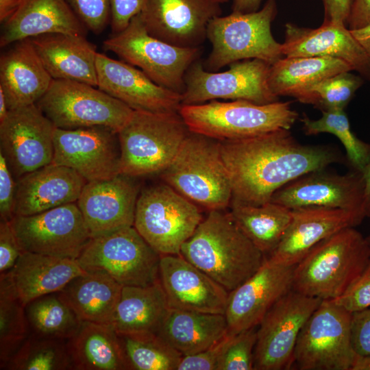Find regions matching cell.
<instances>
[{
	"instance_id": "48",
	"label": "cell",
	"mask_w": 370,
	"mask_h": 370,
	"mask_svg": "<svg viewBox=\"0 0 370 370\" xmlns=\"http://www.w3.org/2000/svg\"><path fill=\"white\" fill-rule=\"evenodd\" d=\"M22 251L10 221H0V274L10 271Z\"/></svg>"
},
{
	"instance_id": "53",
	"label": "cell",
	"mask_w": 370,
	"mask_h": 370,
	"mask_svg": "<svg viewBox=\"0 0 370 370\" xmlns=\"http://www.w3.org/2000/svg\"><path fill=\"white\" fill-rule=\"evenodd\" d=\"M262 0H232V12L249 13L259 10Z\"/></svg>"
},
{
	"instance_id": "46",
	"label": "cell",
	"mask_w": 370,
	"mask_h": 370,
	"mask_svg": "<svg viewBox=\"0 0 370 370\" xmlns=\"http://www.w3.org/2000/svg\"><path fill=\"white\" fill-rule=\"evenodd\" d=\"M332 300L352 313L370 308V261L346 291Z\"/></svg>"
},
{
	"instance_id": "25",
	"label": "cell",
	"mask_w": 370,
	"mask_h": 370,
	"mask_svg": "<svg viewBox=\"0 0 370 370\" xmlns=\"http://www.w3.org/2000/svg\"><path fill=\"white\" fill-rule=\"evenodd\" d=\"M362 221L358 214L343 209H293L291 223L269 258L280 264L295 266L319 243L343 228L358 225Z\"/></svg>"
},
{
	"instance_id": "38",
	"label": "cell",
	"mask_w": 370,
	"mask_h": 370,
	"mask_svg": "<svg viewBox=\"0 0 370 370\" xmlns=\"http://www.w3.org/2000/svg\"><path fill=\"white\" fill-rule=\"evenodd\" d=\"M117 334L130 369H177L182 355L157 334L143 332Z\"/></svg>"
},
{
	"instance_id": "52",
	"label": "cell",
	"mask_w": 370,
	"mask_h": 370,
	"mask_svg": "<svg viewBox=\"0 0 370 370\" xmlns=\"http://www.w3.org/2000/svg\"><path fill=\"white\" fill-rule=\"evenodd\" d=\"M370 24V0H352L347 25L349 30L363 28Z\"/></svg>"
},
{
	"instance_id": "20",
	"label": "cell",
	"mask_w": 370,
	"mask_h": 370,
	"mask_svg": "<svg viewBox=\"0 0 370 370\" xmlns=\"http://www.w3.org/2000/svg\"><path fill=\"white\" fill-rule=\"evenodd\" d=\"M221 14L211 0H145L140 12L149 34L183 48L199 47L209 22Z\"/></svg>"
},
{
	"instance_id": "32",
	"label": "cell",
	"mask_w": 370,
	"mask_h": 370,
	"mask_svg": "<svg viewBox=\"0 0 370 370\" xmlns=\"http://www.w3.org/2000/svg\"><path fill=\"white\" fill-rule=\"evenodd\" d=\"M66 344L75 370L130 369L119 336L110 324L82 321Z\"/></svg>"
},
{
	"instance_id": "7",
	"label": "cell",
	"mask_w": 370,
	"mask_h": 370,
	"mask_svg": "<svg viewBox=\"0 0 370 370\" xmlns=\"http://www.w3.org/2000/svg\"><path fill=\"white\" fill-rule=\"evenodd\" d=\"M276 14L275 0H267L262 8L256 12H232L211 19L206 38L212 50L204 69L216 72L243 60L260 59L272 64L281 58L282 44L274 39L271 31Z\"/></svg>"
},
{
	"instance_id": "4",
	"label": "cell",
	"mask_w": 370,
	"mask_h": 370,
	"mask_svg": "<svg viewBox=\"0 0 370 370\" xmlns=\"http://www.w3.org/2000/svg\"><path fill=\"white\" fill-rule=\"evenodd\" d=\"M160 174L164 183L209 211L223 210L230 205L232 184L219 140L190 131Z\"/></svg>"
},
{
	"instance_id": "1",
	"label": "cell",
	"mask_w": 370,
	"mask_h": 370,
	"mask_svg": "<svg viewBox=\"0 0 370 370\" xmlns=\"http://www.w3.org/2000/svg\"><path fill=\"white\" fill-rule=\"evenodd\" d=\"M221 149L232 199L254 206L270 201L275 192L299 177L343 159L334 147L299 143L285 129L221 141Z\"/></svg>"
},
{
	"instance_id": "27",
	"label": "cell",
	"mask_w": 370,
	"mask_h": 370,
	"mask_svg": "<svg viewBox=\"0 0 370 370\" xmlns=\"http://www.w3.org/2000/svg\"><path fill=\"white\" fill-rule=\"evenodd\" d=\"M1 24V47L48 34L86 36V29L66 0H19Z\"/></svg>"
},
{
	"instance_id": "39",
	"label": "cell",
	"mask_w": 370,
	"mask_h": 370,
	"mask_svg": "<svg viewBox=\"0 0 370 370\" xmlns=\"http://www.w3.org/2000/svg\"><path fill=\"white\" fill-rule=\"evenodd\" d=\"M317 120L304 114L302 130L307 136L330 133L336 136L345 151L351 170L362 173L370 161V143L359 139L352 131L345 110L322 111Z\"/></svg>"
},
{
	"instance_id": "21",
	"label": "cell",
	"mask_w": 370,
	"mask_h": 370,
	"mask_svg": "<svg viewBox=\"0 0 370 370\" xmlns=\"http://www.w3.org/2000/svg\"><path fill=\"white\" fill-rule=\"evenodd\" d=\"M134 178L119 174L85 184L77 204L91 238L134 226L140 191Z\"/></svg>"
},
{
	"instance_id": "40",
	"label": "cell",
	"mask_w": 370,
	"mask_h": 370,
	"mask_svg": "<svg viewBox=\"0 0 370 370\" xmlns=\"http://www.w3.org/2000/svg\"><path fill=\"white\" fill-rule=\"evenodd\" d=\"M8 370L73 369L66 341L30 333L7 362Z\"/></svg>"
},
{
	"instance_id": "54",
	"label": "cell",
	"mask_w": 370,
	"mask_h": 370,
	"mask_svg": "<svg viewBox=\"0 0 370 370\" xmlns=\"http://www.w3.org/2000/svg\"><path fill=\"white\" fill-rule=\"evenodd\" d=\"M365 182L363 211L366 218H370V161L363 171Z\"/></svg>"
},
{
	"instance_id": "29",
	"label": "cell",
	"mask_w": 370,
	"mask_h": 370,
	"mask_svg": "<svg viewBox=\"0 0 370 370\" xmlns=\"http://www.w3.org/2000/svg\"><path fill=\"white\" fill-rule=\"evenodd\" d=\"M77 260L22 252L14 266L0 274L10 284L21 303L60 291L72 279L86 273Z\"/></svg>"
},
{
	"instance_id": "49",
	"label": "cell",
	"mask_w": 370,
	"mask_h": 370,
	"mask_svg": "<svg viewBox=\"0 0 370 370\" xmlns=\"http://www.w3.org/2000/svg\"><path fill=\"white\" fill-rule=\"evenodd\" d=\"M352 342L356 355H370V308L352 313Z\"/></svg>"
},
{
	"instance_id": "10",
	"label": "cell",
	"mask_w": 370,
	"mask_h": 370,
	"mask_svg": "<svg viewBox=\"0 0 370 370\" xmlns=\"http://www.w3.org/2000/svg\"><path fill=\"white\" fill-rule=\"evenodd\" d=\"M36 105L56 127L64 130L103 126L119 132L134 111L95 86L67 79H53Z\"/></svg>"
},
{
	"instance_id": "36",
	"label": "cell",
	"mask_w": 370,
	"mask_h": 370,
	"mask_svg": "<svg viewBox=\"0 0 370 370\" xmlns=\"http://www.w3.org/2000/svg\"><path fill=\"white\" fill-rule=\"evenodd\" d=\"M230 206L236 225L264 255L277 248L292 219L291 209L272 201L254 206L232 199Z\"/></svg>"
},
{
	"instance_id": "26",
	"label": "cell",
	"mask_w": 370,
	"mask_h": 370,
	"mask_svg": "<svg viewBox=\"0 0 370 370\" xmlns=\"http://www.w3.org/2000/svg\"><path fill=\"white\" fill-rule=\"evenodd\" d=\"M16 181L14 217L32 215L77 202L87 183L74 169L53 163Z\"/></svg>"
},
{
	"instance_id": "58",
	"label": "cell",
	"mask_w": 370,
	"mask_h": 370,
	"mask_svg": "<svg viewBox=\"0 0 370 370\" xmlns=\"http://www.w3.org/2000/svg\"><path fill=\"white\" fill-rule=\"evenodd\" d=\"M211 1L218 3L219 4H221V3L227 2L229 0H211Z\"/></svg>"
},
{
	"instance_id": "22",
	"label": "cell",
	"mask_w": 370,
	"mask_h": 370,
	"mask_svg": "<svg viewBox=\"0 0 370 370\" xmlns=\"http://www.w3.org/2000/svg\"><path fill=\"white\" fill-rule=\"evenodd\" d=\"M97 88L136 111L178 112L182 94L162 87L140 69L98 53Z\"/></svg>"
},
{
	"instance_id": "44",
	"label": "cell",
	"mask_w": 370,
	"mask_h": 370,
	"mask_svg": "<svg viewBox=\"0 0 370 370\" xmlns=\"http://www.w3.org/2000/svg\"><path fill=\"white\" fill-rule=\"evenodd\" d=\"M87 29L96 34L110 23V0H66Z\"/></svg>"
},
{
	"instance_id": "13",
	"label": "cell",
	"mask_w": 370,
	"mask_h": 370,
	"mask_svg": "<svg viewBox=\"0 0 370 370\" xmlns=\"http://www.w3.org/2000/svg\"><path fill=\"white\" fill-rule=\"evenodd\" d=\"M223 72H212L195 61L187 70L182 105L206 103L222 99L245 100L257 104L278 101L269 85L271 64L260 59L230 64Z\"/></svg>"
},
{
	"instance_id": "45",
	"label": "cell",
	"mask_w": 370,
	"mask_h": 370,
	"mask_svg": "<svg viewBox=\"0 0 370 370\" xmlns=\"http://www.w3.org/2000/svg\"><path fill=\"white\" fill-rule=\"evenodd\" d=\"M235 335L227 331L222 338L208 348L182 356L177 370H217L220 360Z\"/></svg>"
},
{
	"instance_id": "8",
	"label": "cell",
	"mask_w": 370,
	"mask_h": 370,
	"mask_svg": "<svg viewBox=\"0 0 370 370\" xmlns=\"http://www.w3.org/2000/svg\"><path fill=\"white\" fill-rule=\"evenodd\" d=\"M202 219L197 205L164 183L140 191L134 227L161 256L176 255Z\"/></svg>"
},
{
	"instance_id": "18",
	"label": "cell",
	"mask_w": 370,
	"mask_h": 370,
	"mask_svg": "<svg viewBox=\"0 0 370 370\" xmlns=\"http://www.w3.org/2000/svg\"><path fill=\"white\" fill-rule=\"evenodd\" d=\"M365 182L362 173L345 174L325 169L309 172L283 186L271 201L291 210L300 208H338L354 212L363 220Z\"/></svg>"
},
{
	"instance_id": "57",
	"label": "cell",
	"mask_w": 370,
	"mask_h": 370,
	"mask_svg": "<svg viewBox=\"0 0 370 370\" xmlns=\"http://www.w3.org/2000/svg\"><path fill=\"white\" fill-rule=\"evenodd\" d=\"M9 111L5 95L0 89V121L5 118Z\"/></svg>"
},
{
	"instance_id": "42",
	"label": "cell",
	"mask_w": 370,
	"mask_h": 370,
	"mask_svg": "<svg viewBox=\"0 0 370 370\" xmlns=\"http://www.w3.org/2000/svg\"><path fill=\"white\" fill-rule=\"evenodd\" d=\"M362 79L346 71L325 78L295 96L301 103L311 104L322 111L345 110Z\"/></svg>"
},
{
	"instance_id": "16",
	"label": "cell",
	"mask_w": 370,
	"mask_h": 370,
	"mask_svg": "<svg viewBox=\"0 0 370 370\" xmlns=\"http://www.w3.org/2000/svg\"><path fill=\"white\" fill-rule=\"evenodd\" d=\"M55 129L36 104L11 110L0 121V153L15 180L52 163Z\"/></svg>"
},
{
	"instance_id": "35",
	"label": "cell",
	"mask_w": 370,
	"mask_h": 370,
	"mask_svg": "<svg viewBox=\"0 0 370 370\" xmlns=\"http://www.w3.org/2000/svg\"><path fill=\"white\" fill-rule=\"evenodd\" d=\"M353 71L345 62L330 57H285L271 64L269 85L277 96H295L314 84Z\"/></svg>"
},
{
	"instance_id": "33",
	"label": "cell",
	"mask_w": 370,
	"mask_h": 370,
	"mask_svg": "<svg viewBox=\"0 0 370 370\" xmlns=\"http://www.w3.org/2000/svg\"><path fill=\"white\" fill-rule=\"evenodd\" d=\"M227 331L225 314L170 308L157 334L184 356L208 348Z\"/></svg>"
},
{
	"instance_id": "28",
	"label": "cell",
	"mask_w": 370,
	"mask_h": 370,
	"mask_svg": "<svg viewBox=\"0 0 370 370\" xmlns=\"http://www.w3.org/2000/svg\"><path fill=\"white\" fill-rule=\"evenodd\" d=\"M10 45L0 57V89L9 110L36 104L53 80L30 39Z\"/></svg>"
},
{
	"instance_id": "50",
	"label": "cell",
	"mask_w": 370,
	"mask_h": 370,
	"mask_svg": "<svg viewBox=\"0 0 370 370\" xmlns=\"http://www.w3.org/2000/svg\"><path fill=\"white\" fill-rule=\"evenodd\" d=\"M145 0H110L112 34L123 30L133 17L139 14Z\"/></svg>"
},
{
	"instance_id": "14",
	"label": "cell",
	"mask_w": 370,
	"mask_h": 370,
	"mask_svg": "<svg viewBox=\"0 0 370 370\" xmlns=\"http://www.w3.org/2000/svg\"><path fill=\"white\" fill-rule=\"evenodd\" d=\"M10 222L22 252L77 260L92 238L77 202Z\"/></svg>"
},
{
	"instance_id": "2",
	"label": "cell",
	"mask_w": 370,
	"mask_h": 370,
	"mask_svg": "<svg viewBox=\"0 0 370 370\" xmlns=\"http://www.w3.org/2000/svg\"><path fill=\"white\" fill-rule=\"evenodd\" d=\"M180 254L229 293L251 276L264 254L236 225L230 212L209 211Z\"/></svg>"
},
{
	"instance_id": "51",
	"label": "cell",
	"mask_w": 370,
	"mask_h": 370,
	"mask_svg": "<svg viewBox=\"0 0 370 370\" xmlns=\"http://www.w3.org/2000/svg\"><path fill=\"white\" fill-rule=\"evenodd\" d=\"M352 0H322L323 22L347 25Z\"/></svg>"
},
{
	"instance_id": "31",
	"label": "cell",
	"mask_w": 370,
	"mask_h": 370,
	"mask_svg": "<svg viewBox=\"0 0 370 370\" xmlns=\"http://www.w3.org/2000/svg\"><path fill=\"white\" fill-rule=\"evenodd\" d=\"M170 308L160 281L124 286L110 325L117 333L158 334Z\"/></svg>"
},
{
	"instance_id": "19",
	"label": "cell",
	"mask_w": 370,
	"mask_h": 370,
	"mask_svg": "<svg viewBox=\"0 0 370 370\" xmlns=\"http://www.w3.org/2000/svg\"><path fill=\"white\" fill-rule=\"evenodd\" d=\"M295 267L264 258L251 276L230 291L225 313L228 332L237 334L258 326L269 309L293 290Z\"/></svg>"
},
{
	"instance_id": "11",
	"label": "cell",
	"mask_w": 370,
	"mask_h": 370,
	"mask_svg": "<svg viewBox=\"0 0 370 370\" xmlns=\"http://www.w3.org/2000/svg\"><path fill=\"white\" fill-rule=\"evenodd\" d=\"M161 255L134 227L92 238L77 261L86 272H102L123 286L159 281Z\"/></svg>"
},
{
	"instance_id": "55",
	"label": "cell",
	"mask_w": 370,
	"mask_h": 370,
	"mask_svg": "<svg viewBox=\"0 0 370 370\" xmlns=\"http://www.w3.org/2000/svg\"><path fill=\"white\" fill-rule=\"evenodd\" d=\"M351 32L370 58V24L363 28L351 30Z\"/></svg>"
},
{
	"instance_id": "34",
	"label": "cell",
	"mask_w": 370,
	"mask_h": 370,
	"mask_svg": "<svg viewBox=\"0 0 370 370\" xmlns=\"http://www.w3.org/2000/svg\"><path fill=\"white\" fill-rule=\"evenodd\" d=\"M123 286L102 272H86L60 292L82 321L110 324Z\"/></svg>"
},
{
	"instance_id": "41",
	"label": "cell",
	"mask_w": 370,
	"mask_h": 370,
	"mask_svg": "<svg viewBox=\"0 0 370 370\" xmlns=\"http://www.w3.org/2000/svg\"><path fill=\"white\" fill-rule=\"evenodd\" d=\"M30 334L25 306L5 278L0 276V369Z\"/></svg>"
},
{
	"instance_id": "59",
	"label": "cell",
	"mask_w": 370,
	"mask_h": 370,
	"mask_svg": "<svg viewBox=\"0 0 370 370\" xmlns=\"http://www.w3.org/2000/svg\"><path fill=\"white\" fill-rule=\"evenodd\" d=\"M366 240L367 241V243H368V245H369V249H370V234L366 237Z\"/></svg>"
},
{
	"instance_id": "56",
	"label": "cell",
	"mask_w": 370,
	"mask_h": 370,
	"mask_svg": "<svg viewBox=\"0 0 370 370\" xmlns=\"http://www.w3.org/2000/svg\"><path fill=\"white\" fill-rule=\"evenodd\" d=\"M351 370H370V355H356Z\"/></svg>"
},
{
	"instance_id": "43",
	"label": "cell",
	"mask_w": 370,
	"mask_h": 370,
	"mask_svg": "<svg viewBox=\"0 0 370 370\" xmlns=\"http://www.w3.org/2000/svg\"><path fill=\"white\" fill-rule=\"evenodd\" d=\"M256 327L236 334L220 360L217 370L254 369Z\"/></svg>"
},
{
	"instance_id": "60",
	"label": "cell",
	"mask_w": 370,
	"mask_h": 370,
	"mask_svg": "<svg viewBox=\"0 0 370 370\" xmlns=\"http://www.w3.org/2000/svg\"><path fill=\"white\" fill-rule=\"evenodd\" d=\"M370 219V218H369Z\"/></svg>"
},
{
	"instance_id": "3",
	"label": "cell",
	"mask_w": 370,
	"mask_h": 370,
	"mask_svg": "<svg viewBox=\"0 0 370 370\" xmlns=\"http://www.w3.org/2000/svg\"><path fill=\"white\" fill-rule=\"evenodd\" d=\"M370 261L362 234L348 227L316 245L295 267L293 290L322 300L334 299L360 275Z\"/></svg>"
},
{
	"instance_id": "17",
	"label": "cell",
	"mask_w": 370,
	"mask_h": 370,
	"mask_svg": "<svg viewBox=\"0 0 370 370\" xmlns=\"http://www.w3.org/2000/svg\"><path fill=\"white\" fill-rule=\"evenodd\" d=\"M52 163L74 169L87 182L113 177L121 168L118 132L103 126L56 127Z\"/></svg>"
},
{
	"instance_id": "24",
	"label": "cell",
	"mask_w": 370,
	"mask_h": 370,
	"mask_svg": "<svg viewBox=\"0 0 370 370\" xmlns=\"http://www.w3.org/2000/svg\"><path fill=\"white\" fill-rule=\"evenodd\" d=\"M282 52L285 57L337 58L370 81V58L343 24L323 22L313 29L286 23Z\"/></svg>"
},
{
	"instance_id": "47",
	"label": "cell",
	"mask_w": 370,
	"mask_h": 370,
	"mask_svg": "<svg viewBox=\"0 0 370 370\" xmlns=\"http://www.w3.org/2000/svg\"><path fill=\"white\" fill-rule=\"evenodd\" d=\"M16 181L10 171L5 159L0 153V218L10 221L14 217Z\"/></svg>"
},
{
	"instance_id": "23",
	"label": "cell",
	"mask_w": 370,
	"mask_h": 370,
	"mask_svg": "<svg viewBox=\"0 0 370 370\" xmlns=\"http://www.w3.org/2000/svg\"><path fill=\"white\" fill-rule=\"evenodd\" d=\"M159 281L170 308L225 313L229 292L180 254L161 256Z\"/></svg>"
},
{
	"instance_id": "15",
	"label": "cell",
	"mask_w": 370,
	"mask_h": 370,
	"mask_svg": "<svg viewBox=\"0 0 370 370\" xmlns=\"http://www.w3.org/2000/svg\"><path fill=\"white\" fill-rule=\"evenodd\" d=\"M322 299L291 290L267 312L258 325L254 369H288L304 325Z\"/></svg>"
},
{
	"instance_id": "6",
	"label": "cell",
	"mask_w": 370,
	"mask_h": 370,
	"mask_svg": "<svg viewBox=\"0 0 370 370\" xmlns=\"http://www.w3.org/2000/svg\"><path fill=\"white\" fill-rule=\"evenodd\" d=\"M190 131L178 112L134 110L118 132L120 174L138 177L161 173Z\"/></svg>"
},
{
	"instance_id": "30",
	"label": "cell",
	"mask_w": 370,
	"mask_h": 370,
	"mask_svg": "<svg viewBox=\"0 0 370 370\" xmlns=\"http://www.w3.org/2000/svg\"><path fill=\"white\" fill-rule=\"evenodd\" d=\"M29 39L53 79L77 81L97 87V52L86 36L48 34Z\"/></svg>"
},
{
	"instance_id": "37",
	"label": "cell",
	"mask_w": 370,
	"mask_h": 370,
	"mask_svg": "<svg viewBox=\"0 0 370 370\" xmlns=\"http://www.w3.org/2000/svg\"><path fill=\"white\" fill-rule=\"evenodd\" d=\"M25 310L30 333L40 336L67 341L82 322L60 292L31 301Z\"/></svg>"
},
{
	"instance_id": "5",
	"label": "cell",
	"mask_w": 370,
	"mask_h": 370,
	"mask_svg": "<svg viewBox=\"0 0 370 370\" xmlns=\"http://www.w3.org/2000/svg\"><path fill=\"white\" fill-rule=\"evenodd\" d=\"M178 112L188 129L219 141L290 130L298 119L290 101L257 104L245 100L182 105Z\"/></svg>"
},
{
	"instance_id": "12",
	"label": "cell",
	"mask_w": 370,
	"mask_h": 370,
	"mask_svg": "<svg viewBox=\"0 0 370 370\" xmlns=\"http://www.w3.org/2000/svg\"><path fill=\"white\" fill-rule=\"evenodd\" d=\"M352 317L333 300H322L299 333L293 364L301 370H351L356 356Z\"/></svg>"
},
{
	"instance_id": "9",
	"label": "cell",
	"mask_w": 370,
	"mask_h": 370,
	"mask_svg": "<svg viewBox=\"0 0 370 370\" xmlns=\"http://www.w3.org/2000/svg\"><path fill=\"white\" fill-rule=\"evenodd\" d=\"M103 46L158 85L181 94L185 88L186 73L200 52L199 47H180L151 36L140 13L123 30L106 39Z\"/></svg>"
}]
</instances>
